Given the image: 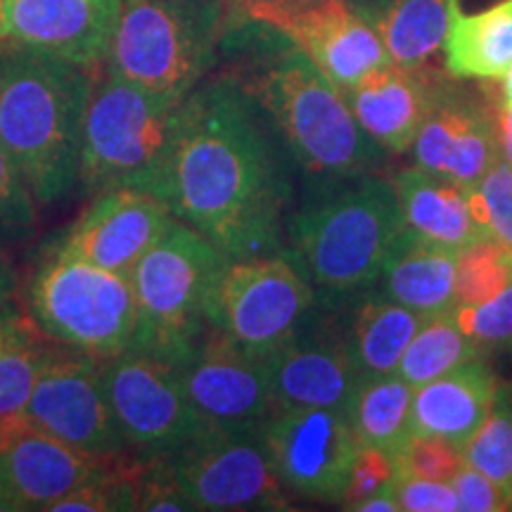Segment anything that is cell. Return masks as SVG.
I'll use <instances>...</instances> for the list:
<instances>
[{
	"instance_id": "cell-34",
	"label": "cell",
	"mask_w": 512,
	"mask_h": 512,
	"mask_svg": "<svg viewBox=\"0 0 512 512\" xmlns=\"http://www.w3.org/2000/svg\"><path fill=\"white\" fill-rule=\"evenodd\" d=\"M36 230L38 204L8 150L0 145V245L5 249L27 245Z\"/></svg>"
},
{
	"instance_id": "cell-45",
	"label": "cell",
	"mask_w": 512,
	"mask_h": 512,
	"mask_svg": "<svg viewBox=\"0 0 512 512\" xmlns=\"http://www.w3.org/2000/svg\"><path fill=\"white\" fill-rule=\"evenodd\" d=\"M313 3H318V0H278V8H275V15L268 27L278 29L280 24H283V19L294 15V12L309 8V5H313Z\"/></svg>"
},
{
	"instance_id": "cell-22",
	"label": "cell",
	"mask_w": 512,
	"mask_h": 512,
	"mask_svg": "<svg viewBox=\"0 0 512 512\" xmlns=\"http://www.w3.org/2000/svg\"><path fill=\"white\" fill-rule=\"evenodd\" d=\"M498 384V377L477 356L451 373L415 387L408 418L411 434H432L463 444L494 406Z\"/></svg>"
},
{
	"instance_id": "cell-12",
	"label": "cell",
	"mask_w": 512,
	"mask_h": 512,
	"mask_svg": "<svg viewBox=\"0 0 512 512\" xmlns=\"http://www.w3.org/2000/svg\"><path fill=\"white\" fill-rule=\"evenodd\" d=\"M181 370L190 406L204 427L261 430L278 411L268 356L240 347L219 328H209Z\"/></svg>"
},
{
	"instance_id": "cell-43",
	"label": "cell",
	"mask_w": 512,
	"mask_h": 512,
	"mask_svg": "<svg viewBox=\"0 0 512 512\" xmlns=\"http://www.w3.org/2000/svg\"><path fill=\"white\" fill-rule=\"evenodd\" d=\"M17 292V275L8 259V249L0 245V306L15 302Z\"/></svg>"
},
{
	"instance_id": "cell-42",
	"label": "cell",
	"mask_w": 512,
	"mask_h": 512,
	"mask_svg": "<svg viewBox=\"0 0 512 512\" xmlns=\"http://www.w3.org/2000/svg\"><path fill=\"white\" fill-rule=\"evenodd\" d=\"M498 143H501V157L512 166V102L505 100L498 105Z\"/></svg>"
},
{
	"instance_id": "cell-41",
	"label": "cell",
	"mask_w": 512,
	"mask_h": 512,
	"mask_svg": "<svg viewBox=\"0 0 512 512\" xmlns=\"http://www.w3.org/2000/svg\"><path fill=\"white\" fill-rule=\"evenodd\" d=\"M354 512H399V498H396V486L394 479H389L387 484H382L380 489H375L373 494L358 501L354 508Z\"/></svg>"
},
{
	"instance_id": "cell-2",
	"label": "cell",
	"mask_w": 512,
	"mask_h": 512,
	"mask_svg": "<svg viewBox=\"0 0 512 512\" xmlns=\"http://www.w3.org/2000/svg\"><path fill=\"white\" fill-rule=\"evenodd\" d=\"M93 72L0 38V145L38 207L79 185Z\"/></svg>"
},
{
	"instance_id": "cell-46",
	"label": "cell",
	"mask_w": 512,
	"mask_h": 512,
	"mask_svg": "<svg viewBox=\"0 0 512 512\" xmlns=\"http://www.w3.org/2000/svg\"><path fill=\"white\" fill-rule=\"evenodd\" d=\"M0 512H19V505L15 503V498L5 491L3 484H0Z\"/></svg>"
},
{
	"instance_id": "cell-28",
	"label": "cell",
	"mask_w": 512,
	"mask_h": 512,
	"mask_svg": "<svg viewBox=\"0 0 512 512\" xmlns=\"http://www.w3.org/2000/svg\"><path fill=\"white\" fill-rule=\"evenodd\" d=\"M415 389L399 373L358 382L347 415L361 446H375L394 453L411 434V401Z\"/></svg>"
},
{
	"instance_id": "cell-26",
	"label": "cell",
	"mask_w": 512,
	"mask_h": 512,
	"mask_svg": "<svg viewBox=\"0 0 512 512\" xmlns=\"http://www.w3.org/2000/svg\"><path fill=\"white\" fill-rule=\"evenodd\" d=\"M396 67H427L444 48L448 0H382L366 15Z\"/></svg>"
},
{
	"instance_id": "cell-8",
	"label": "cell",
	"mask_w": 512,
	"mask_h": 512,
	"mask_svg": "<svg viewBox=\"0 0 512 512\" xmlns=\"http://www.w3.org/2000/svg\"><path fill=\"white\" fill-rule=\"evenodd\" d=\"M216 27L211 0H121L107 64L145 91L183 100L209 69Z\"/></svg>"
},
{
	"instance_id": "cell-9",
	"label": "cell",
	"mask_w": 512,
	"mask_h": 512,
	"mask_svg": "<svg viewBox=\"0 0 512 512\" xmlns=\"http://www.w3.org/2000/svg\"><path fill=\"white\" fill-rule=\"evenodd\" d=\"M102 382L131 453L171 456L204 430L185 394L181 370L162 356L126 349L102 361Z\"/></svg>"
},
{
	"instance_id": "cell-19",
	"label": "cell",
	"mask_w": 512,
	"mask_h": 512,
	"mask_svg": "<svg viewBox=\"0 0 512 512\" xmlns=\"http://www.w3.org/2000/svg\"><path fill=\"white\" fill-rule=\"evenodd\" d=\"M275 31L304 50L342 93L392 64L373 24L347 0H318L283 19Z\"/></svg>"
},
{
	"instance_id": "cell-38",
	"label": "cell",
	"mask_w": 512,
	"mask_h": 512,
	"mask_svg": "<svg viewBox=\"0 0 512 512\" xmlns=\"http://www.w3.org/2000/svg\"><path fill=\"white\" fill-rule=\"evenodd\" d=\"M396 498L403 512H456L458 496L451 482L394 475Z\"/></svg>"
},
{
	"instance_id": "cell-30",
	"label": "cell",
	"mask_w": 512,
	"mask_h": 512,
	"mask_svg": "<svg viewBox=\"0 0 512 512\" xmlns=\"http://www.w3.org/2000/svg\"><path fill=\"white\" fill-rule=\"evenodd\" d=\"M465 465L475 467L501 486L512 501V418H510V384H498L494 406L489 408L482 425L463 441Z\"/></svg>"
},
{
	"instance_id": "cell-36",
	"label": "cell",
	"mask_w": 512,
	"mask_h": 512,
	"mask_svg": "<svg viewBox=\"0 0 512 512\" xmlns=\"http://www.w3.org/2000/svg\"><path fill=\"white\" fill-rule=\"evenodd\" d=\"M453 318L479 349L512 347V283L489 302L456 306Z\"/></svg>"
},
{
	"instance_id": "cell-6",
	"label": "cell",
	"mask_w": 512,
	"mask_h": 512,
	"mask_svg": "<svg viewBox=\"0 0 512 512\" xmlns=\"http://www.w3.org/2000/svg\"><path fill=\"white\" fill-rule=\"evenodd\" d=\"M228 256L188 223L174 221L133 268V347L183 366L214 325L216 292Z\"/></svg>"
},
{
	"instance_id": "cell-29",
	"label": "cell",
	"mask_w": 512,
	"mask_h": 512,
	"mask_svg": "<svg viewBox=\"0 0 512 512\" xmlns=\"http://www.w3.org/2000/svg\"><path fill=\"white\" fill-rule=\"evenodd\" d=\"M479 351L482 349L460 330L453 313L425 318L403 351L396 373L415 389L472 361Z\"/></svg>"
},
{
	"instance_id": "cell-47",
	"label": "cell",
	"mask_w": 512,
	"mask_h": 512,
	"mask_svg": "<svg viewBox=\"0 0 512 512\" xmlns=\"http://www.w3.org/2000/svg\"><path fill=\"white\" fill-rule=\"evenodd\" d=\"M503 86H501V98L505 102H512V67L508 69V72L503 74Z\"/></svg>"
},
{
	"instance_id": "cell-48",
	"label": "cell",
	"mask_w": 512,
	"mask_h": 512,
	"mask_svg": "<svg viewBox=\"0 0 512 512\" xmlns=\"http://www.w3.org/2000/svg\"><path fill=\"white\" fill-rule=\"evenodd\" d=\"M3 8H5V0H0V29H3Z\"/></svg>"
},
{
	"instance_id": "cell-18",
	"label": "cell",
	"mask_w": 512,
	"mask_h": 512,
	"mask_svg": "<svg viewBox=\"0 0 512 512\" xmlns=\"http://www.w3.org/2000/svg\"><path fill=\"white\" fill-rule=\"evenodd\" d=\"M451 81L453 76L422 121L411 150L415 166L470 190L501 159L498 107L456 91Z\"/></svg>"
},
{
	"instance_id": "cell-35",
	"label": "cell",
	"mask_w": 512,
	"mask_h": 512,
	"mask_svg": "<svg viewBox=\"0 0 512 512\" xmlns=\"http://www.w3.org/2000/svg\"><path fill=\"white\" fill-rule=\"evenodd\" d=\"M392 456L396 475L434 482H451L465 467L463 444L432 434H408Z\"/></svg>"
},
{
	"instance_id": "cell-5",
	"label": "cell",
	"mask_w": 512,
	"mask_h": 512,
	"mask_svg": "<svg viewBox=\"0 0 512 512\" xmlns=\"http://www.w3.org/2000/svg\"><path fill=\"white\" fill-rule=\"evenodd\" d=\"M136 86L100 64L93 72L79 164V185L88 197L114 188L162 197L174 147L178 105Z\"/></svg>"
},
{
	"instance_id": "cell-7",
	"label": "cell",
	"mask_w": 512,
	"mask_h": 512,
	"mask_svg": "<svg viewBox=\"0 0 512 512\" xmlns=\"http://www.w3.org/2000/svg\"><path fill=\"white\" fill-rule=\"evenodd\" d=\"M29 316L62 347L114 358L136 339V294L131 278L50 247L29 285Z\"/></svg>"
},
{
	"instance_id": "cell-21",
	"label": "cell",
	"mask_w": 512,
	"mask_h": 512,
	"mask_svg": "<svg viewBox=\"0 0 512 512\" xmlns=\"http://www.w3.org/2000/svg\"><path fill=\"white\" fill-rule=\"evenodd\" d=\"M448 79L451 74H439L430 64L415 69L387 64L344 91V98L363 131L384 150L399 155L413 147Z\"/></svg>"
},
{
	"instance_id": "cell-13",
	"label": "cell",
	"mask_w": 512,
	"mask_h": 512,
	"mask_svg": "<svg viewBox=\"0 0 512 512\" xmlns=\"http://www.w3.org/2000/svg\"><path fill=\"white\" fill-rule=\"evenodd\" d=\"M261 434L285 489L313 501H342L358 451L347 411L278 408Z\"/></svg>"
},
{
	"instance_id": "cell-32",
	"label": "cell",
	"mask_w": 512,
	"mask_h": 512,
	"mask_svg": "<svg viewBox=\"0 0 512 512\" xmlns=\"http://www.w3.org/2000/svg\"><path fill=\"white\" fill-rule=\"evenodd\" d=\"M60 344L46 335L0 351V422L22 415L38 377Z\"/></svg>"
},
{
	"instance_id": "cell-1",
	"label": "cell",
	"mask_w": 512,
	"mask_h": 512,
	"mask_svg": "<svg viewBox=\"0 0 512 512\" xmlns=\"http://www.w3.org/2000/svg\"><path fill=\"white\" fill-rule=\"evenodd\" d=\"M266 119L235 76L200 81L178 105L162 200L230 261L285 249L292 183Z\"/></svg>"
},
{
	"instance_id": "cell-4",
	"label": "cell",
	"mask_w": 512,
	"mask_h": 512,
	"mask_svg": "<svg viewBox=\"0 0 512 512\" xmlns=\"http://www.w3.org/2000/svg\"><path fill=\"white\" fill-rule=\"evenodd\" d=\"M238 81L268 114L306 174H361L382 164L387 150L363 131L344 93L290 38L283 50Z\"/></svg>"
},
{
	"instance_id": "cell-44",
	"label": "cell",
	"mask_w": 512,
	"mask_h": 512,
	"mask_svg": "<svg viewBox=\"0 0 512 512\" xmlns=\"http://www.w3.org/2000/svg\"><path fill=\"white\" fill-rule=\"evenodd\" d=\"M233 5L245 12L247 17L256 19L261 24H271V19L275 15V8H278V0H230Z\"/></svg>"
},
{
	"instance_id": "cell-27",
	"label": "cell",
	"mask_w": 512,
	"mask_h": 512,
	"mask_svg": "<svg viewBox=\"0 0 512 512\" xmlns=\"http://www.w3.org/2000/svg\"><path fill=\"white\" fill-rule=\"evenodd\" d=\"M425 318L406 306L375 299L356 313L349 330V351L361 380L392 375L399 368L403 351Z\"/></svg>"
},
{
	"instance_id": "cell-49",
	"label": "cell",
	"mask_w": 512,
	"mask_h": 512,
	"mask_svg": "<svg viewBox=\"0 0 512 512\" xmlns=\"http://www.w3.org/2000/svg\"><path fill=\"white\" fill-rule=\"evenodd\" d=\"M510 418H512V387H510Z\"/></svg>"
},
{
	"instance_id": "cell-14",
	"label": "cell",
	"mask_w": 512,
	"mask_h": 512,
	"mask_svg": "<svg viewBox=\"0 0 512 512\" xmlns=\"http://www.w3.org/2000/svg\"><path fill=\"white\" fill-rule=\"evenodd\" d=\"M24 415L57 439L95 456L128 451L102 382V361L83 351L57 347L38 377Z\"/></svg>"
},
{
	"instance_id": "cell-20",
	"label": "cell",
	"mask_w": 512,
	"mask_h": 512,
	"mask_svg": "<svg viewBox=\"0 0 512 512\" xmlns=\"http://www.w3.org/2000/svg\"><path fill=\"white\" fill-rule=\"evenodd\" d=\"M268 368L278 408L347 411L361 382L349 351V335L337 337L309 328L306 320L287 342L268 354Z\"/></svg>"
},
{
	"instance_id": "cell-11",
	"label": "cell",
	"mask_w": 512,
	"mask_h": 512,
	"mask_svg": "<svg viewBox=\"0 0 512 512\" xmlns=\"http://www.w3.org/2000/svg\"><path fill=\"white\" fill-rule=\"evenodd\" d=\"M316 290L285 252L228 261L214 325L240 347L268 356L309 318Z\"/></svg>"
},
{
	"instance_id": "cell-16",
	"label": "cell",
	"mask_w": 512,
	"mask_h": 512,
	"mask_svg": "<svg viewBox=\"0 0 512 512\" xmlns=\"http://www.w3.org/2000/svg\"><path fill=\"white\" fill-rule=\"evenodd\" d=\"M121 0H5L0 38L98 69L110 57Z\"/></svg>"
},
{
	"instance_id": "cell-37",
	"label": "cell",
	"mask_w": 512,
	"mask_h": 512,
	"mask_svg": "<svg viewBox=\"0 0 512 512\" xmlns=\"http://www.w3.org/2000/svg\"><path fill=\"white\" fill-rule=\"evenodd\" d=\"M394 475L396 470L392 453L375 446L358 444L347 491H344L342 501L339 503H342L344 510H351L358 501H363V498L373 494L375 489H380L382 484H387L389 479H394Z\"/></svg>"
},
{
	"instance_id": "cell-39",
	"label": "cell",
	"mask_w": 512,
	"mask_h": 512,
	"mask_svg": "<svg viewBox=\"0 0 512 512\" xmlns=\"http://www.w3.org/2000/svg\"><path fill=\"white\" fill-rule=\"evenodd\" d=\"M453 491L458 496L460 512H503L508 510V498L501 486L491 482L489 477L465 465L456 477L451 479Z\"/></svg>"
},
{
	"instance_id": "cell-40",
	"label": "cell",
	"mask_w": 512,
	"mask_h": 512,
	"mask_svg": "<svg viewBox=\"0 0 512 512\" xmlns=\"http://www.w3.org/2000/svg\"><path fill=\"white\" fill-rule=\"evenodd\" d=\"M38 335H43V332L36 328L29 313H24L15 302L0 306V351L12 347V344L29 342Z\"/></svg>"
},
{
	"instance_id": "cell-23",
	"label": "cell",
	"mask_w": 512,
	"mask_h": 512,
	"mask_svg": "<svg viewBox=\"0 0 512 512\" xmlns=\"http://www.w3.org/2000/svg\"><path fill=\"white\" fill-rule=\"evenodd\" d=\"M403 223L415 238L434 245L460 249L479 238H486L477 228L467 202V188L444 176L411 166L394 178Z\"/></svg>"
},
{
	"instance_id": "cell-3",
	"label": "cell",
	"mask_w": 512,
	"mask_h": 512,
	"mask_svg": "<svg viewBox=\"0 0 512 512\" xmlns=\"http://www.w3.org/2000/svg\"><path fill=\"white\" fill-rule=\"evenodd\" d=\"M313 178L302 204L285 221L283 252L316 294L347 297L368 290L380 283L406 230L394 183L375 171Z\"/></svg>"
},
{
	"instance_id": "cell-33",
	"label": "cell",
	"mask_w": 512,
	"mask_h": 512,
	"mask_svg": "<svg viewBox=\"0 0 512 512\" xmlns=\"http://www.w3.org/2000/svg\"><path fill=\"white\" fill-rule=\"evenodd\" d=\"M470 214L486 238L512 252V166L501 157L475 188L467 190Z\"/></svg>"
},
{
	"instance_id": "cell-31",
	"label": "cell",
	"mask_w": 512,
	"mask_h": 512,
	"mask_svg": "<svg viewBox=\"0 0 512 512\" xmlns=\"http://www.w3.org/2000/svg\"><path fill=\"white\" fill-rule=\"evenodd\" d=\"M512 283V252L494 238H479L458 252L456 304H482Z\"/></svg>"
},
{
	"instance_id": "cell-24",
	"label": "cell",
	"mask_w": 512,
	"mask_h": 512,
	"mask_svg": "<svg viewBox=\"0 0 512 512\" xmlns=\"http://www.w3.org/2000/svg\"><path fill=\"white\" fill-rule=\"evenodd\" d=\"M456 249L415 238L403 230L392 256L382 268L384 299L420 313L444 316L456 309Z\"/></svg>"
},
{
	"instance_id": "cell-15",
	"label": "cell",
	"mask_w": 512,
	"mask_h": 512,
	"mask_svg": "<svg viewBox=\"0 0 512 512\" xmlns=\"http://www.w3.org/2000/svg\"><path fill=\"white\" fill-rule=\"evenodd\" d=\"M174 221V211L162 197L145 190L114 188L93 195L86 211L53 245L131 278L133 268L164 238Z\"/></svg>"
},
{
	"instance_id": "cell-25",
	"label": "cell",
	"mask_w": 512,
	"mask_h": 512,
	"mask_svg": "<svg viewBox=\"0 0 512 512\" xmlns=\"http://www.w3.org/2000/svg\"><path fill=\"white\" fill-rule=\"evenodd\" d=\"M441 50L453 79H503L512 67V0H498L475 15L463 12L460 0H448Z\"/></svg>"
},
{
	"instance_id": "cell-17",
	"label": "cell",
	"mask_w": 512,
	"mask_h": 512,
	"mask_svg": "<svg viewBox=\"0 0 512 512\" xmlns=\"http://www.w3.org/2000/svg\"><path fill=\"white\" fill-rule=\"evenodd\" d=\"M112 458L57 439L24 413L0 422V484L15 498L19 512H48Z\"/></svg>"
},
{
	"instance_id": "cell-10",
	"label": "cell",
	"mask_w": 512,
	"mask_h": 512,
	"mask_svg": "<svg viewBox=\"0 0 512 512\" xmlns=\"http://www.w3.org/2000/svg\"><path fill=\"white\" fill-rule=\"evenodd\" d=\"M195 510H290L261 430L204 427L169 456Z\"/></svg>"
}]
</instances>
